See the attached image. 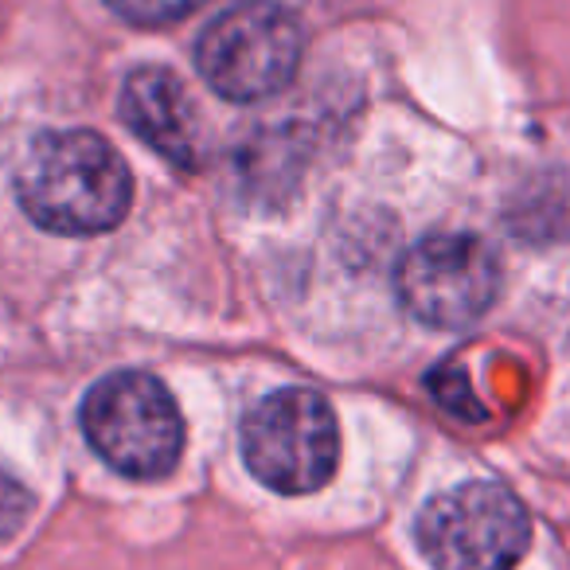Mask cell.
I'll return each mask as SVG.
<instances>
[{
    "mask_svg": "<svg viewBox=\"0 0 570 570\" xmlns=\"http://www.w3.org/2000/svg\"><path fill=\"white\" fill-rule=\"evenodd\" d=\"M243 458L266 489L285 497L317 492L341 461L333 406L305 387L274 391L243 419Z\"/></svg>",
    "mask_w": 570,
    "mask_h": 570,
    "instance_id": "obj_4",
    "label": "cell"
},
{
    "mask_svg": "<svg viewBox=\"0 0 570 570\" xmlns=\"http://www.w3.org/2000/svg\"><path fill=\"white\" fill-rule=\"evenodd\" d=\"M121 20L141 28H160V24H176L188 12H196L204 0H106Z\"/></svg>",
    "mask_w": 570,
    "mask_h": 570,
    "instance_id": "obj_8",
    "label": "cell"
},
{
    "mask_svg": "<svg viewBox=\"0 0 570 570\" xmlns=\"http://www.w3.org/2000/svg\"><path fill=\"white\" fill-rule=\"evenodd\" d=\"M20 207L56 235H102L129 212L126 160L90 129H56L28 145L17 168Z\"/></svg>",
    "mask_w": 570,
    "mask_h": 570,
    "instance_id": "obj_1",
    "label": "cell"
},
{
    "mask_svg": "<svg viewBox=\"0 0 570 570\" xmlns=\"http://www.w3.org/2000/svg\"><path fill=\"white\" fill-rule=\"evenodd\" d=\"M28 512H32V497L24 492V484L0 469V539L17 535L24 528Z\"/></svg>",
    "mask_w": 570,
    "mask_h": 570,
    "instance_id": "obj_9",
    "label": "cell"
},
{
    "mask_svg": "<svg viewBox=\"0 0 570 570\" xmlns=\"http://www.w3.org/2000/svg\"><path fill=\"white\" fill-rule=\"evenodd\" d=\"M121 118L173 165L199 160V118L184 82L165 67H137L121 87Z\"/></svg>",
    "mask_w": 570,
    "mask_h": 570,
    "instance_id": "obj_7",
    "label": "cell"
},
{
    "mask_svg": "<svg viewBox=\"0 0 570 570\" xmlns=\"http://www.w3.org/2000/svg\"><path fill=\"white\" fill-rule=\"evenodd\" d=\"M414 535L434 570H512L528 554L531 520L512 489L465 481L422 508Z\"/></svg>",
    "mask_w": 570,
    "mask_h": 570,
    "instance_id": "obj_5",
    "label": "cell"
},
{
    "mask_svg": "<svg viewBox=\"0 0 570 570\" xmlns=\"http://www.w3.org/2000/svg\"><path fill=\"white\" fill-rule=\"evenodd\" d=\"M82 434L106 465L126 476H165L184 453L176 399L145 372H114L82 399Z\"/></svg>",
    "mask_w": 570,
    "mask_h": 570,
    "instance_id": "obj_3",
    "label": "cell"
},
{
    "mask_svg": "<svg viewBox=\"0 0 570 570\" xmlns=\"http://www.w3.org/2000/svg\"><path fill=\"white\" fill-rule=\"evenodd\" d=\"M302 51L305 32L294 12L269 0H243L207 24L196 63L207 87L227 102H258L289 87Z\"/></svg>",
    "mask_w": 570,
    "mask_h": 570,
    "instance_id": "obj_2",
    "label": "cell"
},
{
    "mask_svg": "<svg viewBox=\"0 0 570 570\" xmlns=\"http://www.w3.org/2000/svg\"><path fill=\"white\" fill-rule=\"evenodd\" d=\"M500 294V262L473 235H430L399 266L406 313L434 328H465Z\"/></svg>",
    "mask_w": 570,
    "mask_h": 570,
    "instance_id": "obj_6",
    "label": "cell"
}]
</instances>
